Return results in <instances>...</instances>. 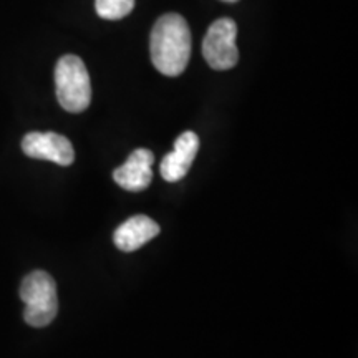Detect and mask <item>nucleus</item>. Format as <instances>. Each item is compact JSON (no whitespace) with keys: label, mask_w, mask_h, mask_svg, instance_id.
<instances>
[{"label":"nucleus","mask_w":358,"mask_h":358,"mask_svg":"<svg viewBox=\"0 0 358 358\" xmlns=\"http://www.w3.org/2000/svg\"><path fill=\"white\" fill-rule=\"evenodd\" d=\"M199 151V138L194 131H185L174 141V150L166 155L161 163L159 171L164 181L178 182L189 171L192 161Z\"/></svg>","instance_id":"nucleus-6"},{"label":"nucleus","mask_w":358,"mask_h":358,"mask_svg":"<svg viewBox=\"0 0 358 358\" xmlns=\"http://www.w3.org/2000/svg\"><path fill=\"white\" fill-rule=\"evenodd\" d=\"M151 62L166 77H178L191 57V32L179 13H164L151 30Z\"/></svg>","instance_id":"nucleus-1"},{"label":"nucleus","mask_w":358,"mask_h":358,"mask_svg":"<svg viewBox=\"0 0 358 358\" xmlns=\"http://www.w3.org/2000/svg\"><path fill=\"white\" fill-rule=\"evenodd\" d=\"M22 150L29 158L52 161L60 166H70L75 161V151L69 138L52 131L25 134L22 140Z\"/></svg>","instance_id":"nucleus-5"},{"label":"nucleus","mask_w":358,"mask_h":358,"mask_svg":"<svg viewBox=\"0 0 358 358\" xmlns=\"http://www.w3.org/2000/svg\"><path fill=\"white\" fill-rule=\"evenodd\" d=\"M158 222L153 219L145 216V214H138V216L129 217L124 221L118 229L115 231L113 241L116 248L123 252H133L143 248L151 239H155L159 234Z\"/></svg>","instance_id":"nucleus-8"},{"label":"nucleus","mask_w":358,"mask_h":358,"mask_svg":"<svg viewBox=\"0 0 358 358\" xmlns=\"http://www.w3.org/2000/svg\"><path fill=\"white\" fill-rule=\"evenodd\" d=\"M20 299L25 303L24 319L30 327L50 325L58 313L57 284L50 274L35 271L20 285Z\"/></svg>","instance_id":"nucleus-3"},{"label":"nucleus","mask_w":358,"mask_h":358,"mask_svg":"<svg viewBox=\"0 0 358 358\" xmlns=\"http://www.w3.org/2000/svg\"><path fill=\"white\" fill-rule=\"evenodd\" d=\"M57 100L70 113H82L92 101V83L83 60L77 55H65L55 66Z\"/></svg>","instance_id":"nucleus-2"},{"label":"nucleus","mask_w":358,"mask_h":358,"mask_svg":"<svg viewBox=\"0 0 358 358\" xmlns=\"http://www.w3.org/2000/svg\"><path fill=\"white\" fill-rule=\"evenodd\" d=\"M237 25L231 19H219L209 27L203 42V55L214 70H229L239 60L236 45Z\"/></svg>","instance_id":"nucleus-4"},{"label":"nucleus","mask_w":358,"mask_h":358,"mask_svg":"<svg viewBox=\"0 0 358 358\" xmlns=\"http://www.w3.org/2000/svg\"><path fill=\"white\" fill-rule=\"evenodd\" d=\"M155 155L146 148H138L129 155L123 166L115 169L113 179L116 185L127 191L138 192L146 189L153 181V171H151Z\"/></svg>","instance_id":"nucleus-7"},{"label":"nucleus","mask_w":358,"mask_h":358,"mask_svg":"<svg viewBox=\"0 0 358 358\" xmlns=\"http://www.w3.org/2000/svg\"><path fill=\"white\" fill-rule=\"evenodd\" d=\"M96 13L105 20H120L131 13L134 0H96Z\"/></svg>","instance_id":"nucleus-9"},{"label":"nucleus","mask_w":358,"mask_h":358,"mask_svg":"<svg viewBox=\"0 0 358 358\" xmlns=\"http://www.w3.org/2000/svg\"><path fill=\"white\" fill-rule=\"evenodd\" d=\"M224 2H237V0H224Z\"/></svg>","instance_id":"nucleus-10"}]
</instances>
